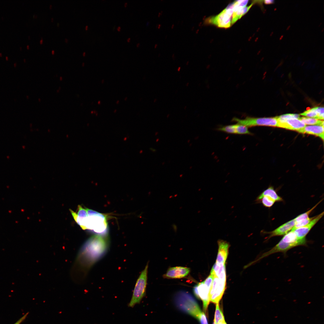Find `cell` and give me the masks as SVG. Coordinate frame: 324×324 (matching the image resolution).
<instances>
[{"instance_id":"obj_1","label":"cell","mask_w":324,"mask_h":324,"mask_svg":"<svg viewBox=\"0 0 324 324\" xmlns=\"http://www.w3.org/2000/svg\"><path fill=\"white\" fill-rule=\"evenodd\" d=\"M70 210L75 220L82 229L90 230L100 234L106 232L107 223L105 215L80 205L77 212Z\"/></svg>"},{"instance_id":"obj_2","label":"cell","mask_w":324,"mask_h":324,"mask_svg":"<svg viewBox=\"0 0 324 324\" xmlns=\"http://www.w3.org/2000/svg\"><path fill=\"white\" fill-rule=\"evenodd\" d=\"M84 248V253L89 260L90 265L93 264L104 254L107 250L108 242L102 236H94L87 241Z\"/></svg>"},{"instance_id":"obj_3","label":"cell","mask_w":324,"mask_h":324,"mask_svg":"<svg viewBox=\"0 0 324 324\" xmlns=\"http://www.w3.org/2000/svg\"><path fill=\"white\" fill-rule=\"evenodd\" d=\"M174 302L179 309L198 320L204 313L201 310L194 298L187 292L181 291L177 293L174 298Z\"/></svg>"},{"instance_id":"obj_4","label":"cell","mask_w":324,"mask_h":324,"mask_svg":"<svg viewBox=\"0 0 324 324\" xmlns=\"http://www.w3.org/2000/svg\"><path fill=\"white\" fill-rule=\"evenodd\" d=\"M301 245V242L298 239L295 234L293 232H289L284 235L275 246L264 253L260 258H264L278 252L286 254L291 248Z\"/></svg>"},{"instance_id":"obj_5","label":"cell","mask_w":324,"mask_h":324,"mask_svg":"<svg viewBox=\"0 0 324 324\" xmlns=\"http://www.w3.org/2000/svg\"><path fill=\"white\" fill-rule=\"evenodd\" d=\"M148 264L141 272L135 285L132 297L128 306L133 308L136 304H139L145 296L147 285Z\"/></svg>"},{"instance_id":"obj_6","label":"cell","mask_w":324,"mask_h":324,"mask_svg":"<svg viewBox=\"0 0 324 324\" xmlns=\"http://www.w3.org/2000/svg\"><path fill=\"white\" fill-rule=\"evenodd\" d=\"M233 2L229 5L218 15L206 18L204 23L214 25L219 27L227 28L231 25Z\"/></svg>"},{"instance_id":"obj_7","label":"cell","mask_w":324,"mask_h":324,"mask_svg":"<svg viewBox=\"0 0 324 324\" xmlns=\"http://www.w3.org/2000/svg\"><path fill=\"white\" fill-rule=\"evenodd\" d=\"M232 121L237 123L245 125L248 128L260 126L277 127V121L275 117L255 118L247 116L243 119L234 117Z\"/></svg>"},{"instance_id":"obj_8","label":"cell","mask_w":324,"mask_h":324,"mask_svg":"<svg viewBox=\"0 0 324 324\" xmlns=\"http://www.w3.org/2000/svg\"><path fill=\"white\" fill-rule=\"evenodd\" d=\"M248 1V0H238L233 2L231 25L246 13L252 7L253 3L248 6H246Z\"/></svg>"},{"instance_id":"obj_9","label":"cell","mask_w":324,"mask_h":324,"mask_svg":"<svg viewBox=\"0 0 324 324\" xmlns=\"http://www.w3.org/2000/svg\"><path fill=\"white\" fill-rule=\"evenodd\" d=\"M190 272L189 268L183 266H176L168 268L163 277L167 279H179L187 276Z\"/></svg>"},{"instance_id":"obj_10","label":"cell","mask_w":324,"mask_h":324,"mask_svg":"<svg viewBox=\"0 0 324 324\" xmlns=\"http://www.w3.org/2000/svg\"><path fill=\"white\" fill-rule=\"evenodd\" d=\"M323 214L324 212H323L317 216L314 217V218L307 225L303 227L292 230L294 231L298 238L300 239L306 238L305 237L307 235L323 216Z\"/></svg>"},{"instance_id":"obj_11","label":"cell","mask_w":324,"mask_h":324,"mask_svg":"<svg viewBox=\"0 0 324 324\" xmlns=\"http://www.w3.org/2000/svg\"><path fill=\"white\" fill-rule=\"evenodd\" d=\"M197 286L198 298L202 301L203 309L206 312L210 301L209 291L210 288L204 284L203 282L199 283Z\"/></svg>"},{"instance_id":"obj_12","label":"cell","mask_w":324,"mask_h":324,"mask_svg":"<svg viewBox=\"0 0 324 324\" xmlns=\"http://www.w3.org/2000/svg\"><path fill=\"white\" fill-rule=\"evenodd\" d=\"M218 250L216 264L220 265H225L227 257L229 245L226 242L219 240L218 241Z\"/></svg>"},{"instance_id":"obj_13","label":"cell","mask_w":324,"mask_h":324,"mask_svg":"<svg viewBox=\"0 0 324 324\" xmlns=\"http://www.w3.org/2000/svg\"><path fill=\"white\" fill-rule=\"evenodd\" d=\"M295 224L294 219L290 220L267 233L269 234L268 239L272 237L284 235L292 230Z\"/></svg>"},{"instance_id":"obj_14","label":"cell","mask_w":324,"mask_h":324,"mask_svg":"<svg viewBox=\"0 0 324 324\" xmlns=\"http://www.w3.org/2000/svg\"><path fill=\"white\" fill-rule=\"evenodd\" d=\"M305 124L298 119H291L285 121L277 122V127L286 129L297 131L303 128Z\"/></svg>"},{"instance_id":"obj_15","label":"cell","mask_w":324,"mask_h":324,"mask_svg":"<svg viewBox=\"0 0 324 324\" xmlns=\"http://www.w3.org/2000/svg\"><path fill=\"white\" fill-rule=\"evenodd\" d=\"M324 127L318 125L305 126L297 130V131L302 134L313 135L319 137L324 140Z\"/></svg>"},{"instance_id":"obj_16","label":"cell","mask_w":324,"mask_h":324,"mask_svg":"<svg viewBox=\"0 0 324 324\" xmlns=\"http://www.w3.org/2000/svg\"><path fill=\"white\" fill-rule=\"evenodd\" d=\"M219 282L218 286L210 297V300L212 302L218 303L221 299L225 289L226 279L218 278Z\"/></svg>"},{"instance_id":"obj_17","label":"cell","mask_w":324,"mask_h":324,"mask_svg":"<svg viewBox=\"0 0 324 324\" xmlns=\"http://www.w3.org/2000/svg\"><path fill=\"white\" fill-rule=\"evenodd\" d=\"M267 196L271 198L275 201H283L282 198L279 196L273 187H270L263 191L257 198V200L260 201L262 198Z\"/></svg>"},{"instance_id":"obj_18","label":"cell","mask_w":324,"mask_h":324,"mask_svg":"<svg viewBox=\"0 0 324 324\" xmlns=\"http://www.w3.org/2000/svg\"><path fill=\"white\" fill-rule=\"evenodd\" d=\"M306 125H318L324 127V121L310 117H299L298 119Z\"/></svg>"},{"instance_id":"obj_19","label":"cell","mask_w":324,"mask_h":324,"mask_svg":"<svg viewBox=\"0 0 324 324\" xmlns=\"http://www.w3.org/2000/svg\"><path fill=\"white\" fill-rule=\"evenodd\" d=\"M218 130L228 134H237V124L225 126L218 128Z\"/></svg>"},{"instance_id":"obj_20","label":"cell","mask_w":324,"mask_h":324,"mask_svg":"<svg viewBox=\"0 0 324 324\" xmlns=\"http://www.w3.org/2000/svg\"><path fill=\"white\" fill-rule=\"evenodd\" d=\"M224 321V315L220 309L219 304H217L214 322L215 324H218L220 322H223Z\"/></svg>"},{"instance_id":"obj_21","label":"cell","mask_w":324,"mask_h":324,"mask_svg":"<svg viewBox=\"0 0 324 324\" xmlns=\"http://www.w3.org/2000/svg\"><path fill=\"white\" fill-rule=\"evenodd\" d=\"M299 115L296 114H286L276 117L277 122L285 121L287 120L291 119H298L299 118Z\"/></svg>"},{"instance_id":"obj_22","label":"cell","mask_w":324,"mask_h":324,"mask_svg":"<svg viewBox=\"0 0 324 324\" xmlns=\"http://www.w3.org/2000/svg\"><path fill=\"white\" fill-rule=\"evenodd\" d=\"M301 115L317 119L318 114L316 107L307 110L300 114Z\"/></svg>"},{"instance_id":"obj_23","label":"cell","mask_w":324,"mask_h":324,"mask_svg":"<svg viewBox=\"0 0 324 324\" xmlns=\"http://www.w3.org/2000/svg\"><path fill=\"white\" fill-rule=\"evenodd\" d=\"M322 201V200H321L312 208L310 209L308 211L304 213L299 215L296 218H295V219H294V220L295 222V224L301 220L305 219L308 218V216L310 213Z\"/></svg>"},{"instance_id":"obj_24","label":"cell","mask_w":324,"mask_h":324,"mask_svg":"<svg viewBox=\"0 0 324 324\" xmlns=\"http://www.w3.org/2000/svg\"><path fill=\"white\" fill-rule=\"evenodd\" d=\"M260 200L264 206L267 207L272 206L275 202V201L268 196H263Z\"/></svg>"},{"instance_id":"obj_25","label":"cell","mask_w":324,"mask_h":324,"mask_svg":"<svg viewBox=\"0 0 324 324\" xmlns=\"http://www.w3.org/2000/svg\"><path fill=\"white\" fill-rule=\"evenodd\" d=\"M313 217L311 218H308L307 219L301 220L295 224L292 230H294L296 229L303 227L308 224L314 218Z\"/></svg>"},{"instance_id":"obj_26","label":"cell","mask_w":324,"mask_h":324,"mask_svg":"<svg viewBox=\"0 0 324 324\" xmlns=\"http://www.w3.org/2000/svg\"><path fill=\"white\" fill-rule=\"evenodd\" d=\"M318 114L317 119L323 120L324 119V108L322 107H316Z\"/></svg>"},{"instance_id":"obj_27","label":"cell","mask_w":324,"mask_h":324,"mask_svg":"<svg viewBox=\"0 0 324 324\" xmlns=\"http://www.w3.org/2000/svg\"><path fill=\"white\" fill-rule=\"evenodd\" d=\"M28 314V312L26 313L14 324H20L26 319Z\"/></svg>"},{"instance_id":"obj_28","label":"cell","mask_w":324,"mask_h":324,"mask_svg":"<svg viewBox=\"0 0 324 324\" xmlns=\"http://www.w3.org/2000/svg\"><path fill=\"white\" fill-rule=\"evenodd\" d=\"M264 2L265 4H268L274 3V1L273 0H265Z\"/></svg>"},{"instance_id":"obj_29","label":"cell","mask_w":324,"mask_h":324,"mask_svg":"<svg viewBox=\"0 0 324 324\" xmlns=\"http://www.w3.org/2000/svg\"><path fill=\"white\" fill-rule=\"evenodd\" d=\"M117 29L118 31H120V29H121V27L120 26H118L117 28Z\"/></svg>"},{"instance_id":"obj_30","label":"cell","mask_w":324,"mask_h":324,"mask_svg":"<svg viewBox=\"0 0 324 324\" xmlns=\"http://www.w3.org/2000/svg\"><path fill=\"white\" fill-rule=\"evenodd\" d=\"M130 38H128L127 40V41L129 42L130 40Z\"/></svg>"},{"instance_id":"obj_31","label":"cell","mask_w":324,"mask_h":324,"mask_svg":"<svg viewBox=\"0 0 324 324\" xmlns=\"http://www.w3.org/2000/svg\"><path fill=\"white\" fill-rule=\"evenodd\" d=\"M222 324H227L225 322V321H224L223 322Z\"/></svg>"},{"instance_id":"obj_32","label":"cell","mask_w":324,"mask_h":324,"mask_svg":"<svg viewBox=\"0 0 324 324\" xmlns=\"http://www.w3.org/2000/svg\"><path fill=\"white\" fill-rule=\"evenodd\" d=\"M127 4V2H126L125 3V4H124V6L125 7H126Z\"/></svg>"},{"instance_id":"obj_33","label":"cell","mask_w":324,"mask_h":324,"mask_svg":"<svg viewBox=\"0 0 324 324\" xmlns=\"http://www.w3.org/2000/svg\"><path fill=\"white\" fill-rule=\"evenodd\" d=\"M223 322H220L218 324H222Z\"/></svg>"},{"instance_id":"obj_34","label":"cell","mask_w":324,"mask_h":324,"mask_svg":"<svg viewBox=\"0 0 324 324\" xmlns=\"http://www.w3.org/2000/svg\"><path fill=\"white\" fill-rule=\"evenodd\" d=\"M213 324H215V323H214H214H213Z\"/></svg>"}]
</instances>
